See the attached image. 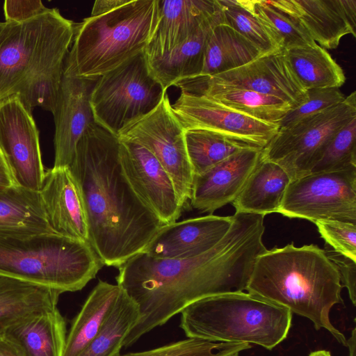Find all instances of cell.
Masks as SVG:
<instances>
[{"label":"cell","instance_id":"obj_6","mask_svg":"<svg viewBox=\"0 0 356 356\" xmlns=\"http://www.w3.org/2000/svg\"><path fill=\"white\" fill-rule=\"evenodd\" d=\"M103 266L88 242L56 233L0 236V275L61 293L81 290Z\"/></svg>","mask_w":356,"mask_h":356},{"label":"cell","instance_id":"obj_26","mask_svg":"<svg viewBox=\"0 0 356 356\" xmlns=\"http://www.w3.org/2000/svg\"><path fill=\"white\" fill-rule=\"evenodd\" d=\"M6 335L23 356H63L66 324L58 308L28 317L10 326Z\"/></svg>","mask_w":356,"mask_h":356},{"label":"cell","instance_id":"obj_36","mask_svg":"<svg viewBox=\"0 0 356 356\" xmlns=\"http://www.w3.org/2000/svg\"><path fill=\"white\" fill-rule=\"evenodd\" d=\"M251 348L247 343L213 342L188 338L154 349L115 356H234Z\"/></svg>","mask_w":356,"mask_h":356},{"label":"cell","instance_id":"obj_32","mask_svg":"<svg viewBox=\"0 0 356 356\" xmlns=\"http://www.w3.org/2000/svg\"><path fill=\"white\" fill-rule=\"evenodd\" d=\"M138 318V306L122 289L102 328L78 356H115L120 353L126 337Z\"/></svg>","mask_w":356,"mask_h":356},{"label":"cell","instance_id":"obj_24","mask_svg":"<svg viewBox=\"0 0 356 356\" xmlns=\"http://www.w3.org/2000/svg\"><path fill=\"white\" fill-rule=\"evenodd\" d=\"M51 233L39 191L17 184L0 190V236Z\"/></svg>","mask_w":356,"mask_h":356},{"label":"cell","instance_id":"obj_43","mask_svg":"<svg viewBox=\"0 0 356 356\" xmlns=\"http://www.w3.org/2000/svg\"><path fill=\"white\" fill-rule=\"evenodd\" d=\"M16 184L10 171L6 161L0 150V190Z\"/></svg>","mask_w":356,"mask_h":356},{"label":"cell","instance_id":"obj_35","mask_svg":"<svg viewBox=\"0 0 356 356\" xmlns=\"http://www.w3.org/2000/svg\"><path fill=\"white\" fill-rule=\"evenodd\" d=\"M353 166L356 167V118L334 134L309 173L337 171Z\"/></svg>","mask_w":356,"mask_h":356},{"label":"cell","instance_id":"obj_11","mask_svg":"<svg viewBox=\"0 0 356 356\" xmlns=\"http://www.w3.org/2000/svg\"><path fill=\"white\" fill-rule=\"evenodd\" d=\"M277 213L314 223L356 224V167L309 173L291 181Z\"/></svg>","mask_w":356,"mask_h":356},{"label":"cell","instance_id":"obj_15","mask_svg":"<svg viewBox=\"0 0 356 356\" xmlns=\"http://www.w3.org/2000/svg\"><path fill=\"white\" fill-rule=\"evenodd\" d=\"M97 79L63 73L53 114L54 168L70 165L79 141L88 127L95 122L90 96Z\"/></svg>","mask_w":356,"mask_h":356},{"label":"cell","instance_id":"obj_21","mask_svg":"<svg viewBox=\"0 0 356 356\" xmlns=\"http://www.w3.org/2000/svg\"><path fill=\"white\" fill-rule=\"evenodd\" d=\"M221 13L218 0H160L159 22L145 56H163Z\"/></svg>","mask_w":356,"mask_h":356},{"label":"cell","instance_id":"obj_23","mask_svg":"<svg viewBox=\"0 0 356 356\" xmlns=\"http://www.w3.org/2000/svg\"><path fill=\"white\" fill-rule=\"evenodd\" d=\"M181 91L202 95L257 120L278 124L293 108L287 102L253 90L190 79L177 85Z\"/></svg>","mask_w":356,"mask_h":356},{"label":"cell","instance_id":"obj_33","mask_svg":"<svg viewBox=\"0 0 356 356\" xmlns=\"http://www.w3.org/2000/svg\"><path fill=\"white\" fill-rule=\"evenodd\" d=\"M264 26L283 51L317 43L298 19L272 5L268 0H240Z\"/></svg>","mask_w":356,"mask_h":356},{"label":"cell","instance_id":"obj_19","mask_svg":"<svg viewBox=\"0 0 356 356\" xmlns=\"http://www.w3.org/2000/svg\"><path fill=\"white\" fill-rule=\"evenodd\" d=\"M269 2L298 19L323 49L337 48L346 35L356 36L355 0H272Z\"/></svg>","mask_w":356,"mask_h":356},{"label":"cell","instance_id":"obj_16","mask_svg":"<svg viewBox=\"0 0 356 356\" xmlns=\"http://www.w3.org/2000/svg\"><path fill=\"white\" fill-rule=\"evenodd\" d=\"M193 80L276 97L287 102L293 108L307 98V90L292 72L283 51L261 55L245 65L209 78Z\"/></svg>","mask_w":356,"mask_h":356},{"label":"cell","instance_id":"obj_8","mask_svg":"<svg viewBox=\"0 0 356 356\" xmlns=\"http://www.w3.org/2000/svg\"><path fill=\"white\" fill-rule=\"evenodd\" d=\"M165 92L141 53L97 78L90 96L95 121L118 136L129 122L153 110Z\"/></svg>","mask_w":356,"mask_h":356},{"label":"cell","instance_id":"obj_40","mask_svg":"<svg viewBox=\"0 0 356 356\" xmlns=\"http://www.w3.org/2000/svg\"><path fill=\"white\" fill-rule=\"evenodd\" d=\"M327 257L335 266L342 286L346 287L353 305L356 303V261L346 256L327 248L324 249Z\"/></svg>","mask_w":356,"mask_h":356},{"label":"cell","instance_id":"obj_34","mask_svg":"<svg viewBox=\"0 0 356 356\" xmlns=\"http://www.w3.org/2000/svg\"><path fill=\"white\" fill-rule=\"evenodd\" d=\"M225 24L259 48L264 54L282 51L259 19L240 0H218Z\"/></svg>","mask_w":356,"mask_h":356},{"label":"cell","instance_id":"obj_44","mask_svg":"<svg viewBox=\"0 0 356 356\" xmlns=\"http://www.w3.org/2000/svg\"><path fill=\"white\" fill-rule=\"evenodd\" d=\"M356 330L355 327L352 330V334L347 340V346L349 348L348 356H355L356 353Z\"/></svg>","mask_w":356,"mask_h":356},{"label":"cell","instance_id":"obj_1","mask_svg":"<svg viewBox=\"0 0 356 356\" xmlns=\"http://www.w3.org/2000/svg\"><path fill=\"white\" fill-rule=\"evenodd\" d=\"M264 217L235 212L225 236L197 257L164 259L140 252L122 264L117 284L139 310L123 346L133 345L200 299L245 291L257 257L267 250L263 243Z\"/></svg>","mask_w":356,"mask_h":356},{"label":"cell","instance_id":"obj_4","mask_svg":"<svg viewBox=\"0 0 356 356\" xmlns=\"http://www.w3.org/2000/svg\"><path fill=\"white\" fill-rule=\"evenodd\" d=\"M160 0H128L75 24L64 73L97 79L143 53L159 22Z\"/></svg>","mask_w":356,"mask_h":356},{"label":"cell","instance_id":"obj_17","mask_svg":"<svg viewBox=\"0 0 356 356\" xmlns=\"http://www.w3.org/2000/svg\"><path fill=\"white\" fill-rule=\"evenodd\" d=\"M233 222V216L212 214L162 226L142 251L164 259H186L201 255L217 245Z\"/></svg>","mask_w":356,"mask_h":356},{"label":"cell","instance_id":"obj_7","mask_svg":"<svg viewBox=\"0 0 356 356\" xmlns=\"http://www.w3.org/2000/svg\"><path fill=\"white\" fill-rule=\"evenodd\" d=\"M74 29L58 8L21 23L0 22V101L45 69L65 64Z\"/></svg>","mask_w":356,"mask_h":356},{"label":"cell","instance_id":"obj_31","mask_svg":"<svg viewBox=\"0 0 356 356\" xmlns=\"http://www.w3.org/2000/svg\"><path fill=\"white\" fill-rule=\"evenodd\" d=\"M184 138L193 175L203 173L241 150L259 148L245 141L204 129L185 131Z\"/></svg>","mask_w":356,"mask_h":356},{"label":"cell","instance_id":"obj_18","mask_svg":"<svg viewBox=\"0 0 356 356\" xmlns=\"http://www.w3.org/2000/svg\"><path fill=\"white\" fill-rule=\"evenodd\" d=\"M262 150L256 147L241 150L203 173L193 175L191 206L212 213L232 203L259 163Z\"/></svg>","mask_w":356,"mask_h":356},{"label":"cell","instance_id":"obj_28","mask_svg":"<svg viewBox=\"0 0 356 356\" xmlns=\"http://www.w3.org/2000/svg\"><path fill=\"white\" fill-rule=\"evenodd\" d=\"M122 289L99 280L74 319L63 356H78L96 337L122 293Z\"/></svg>","mask_w":356,"mask_h":356},{"label":"cell","instance_id":"obj_42","mask_svg":"<svg viewBox=\"0 0 356 356\" xmlns=\"http://www.w3.org/2000/svg\"><path fill=\"white\" fill-rule=\"evenodd\" d=\"M0 356H23L19 346L4 332H0Z\"/></svg>","mask_w":356,"mask_h":356},{"label":"cell","instance_id":"obj_2","mask_svg":"<svg viewBox=\"0 0 356 356\" xmlns=\"http://www.w3.org/2000/svg\"><path fill=\"white\" fill-rule=\"evenodd\" d=\"M116 135L95 122L69 166L81 190L89 243L104 265L118 268L142 252L165 224L138 198L119 159Z\"/></svg>","mask_w":356,"mask_h":356},{"label":"cell","instance_id":"obj_10","mask_svg":"<svg viewBox=\"0 0 356 356\" xmlns=\"http://www.w3.org/2000/svg\"><path fill=\"white\" fill-rule=\"evenodd\" d=\"M184 134L165 92L153 110L129 122L118 134L120 140L136 143L154 155L172 179L184 207L190 200L193 179Z\"/></svg>","mask_w":356,"mask_h":356},{"label":"cell","instance_id":"obj_14","mask_svg":"<svg viewBox=\"0 0 356 356\" xmlns=\"http://www.w3.org/2000/svg\"><path fill=\"white\" fill-rule=\"evenodd\" d=\"M119 159L140 201L165 225L176 222L184 206L172 179L154 155L141 145L120 140Z\"/></svg>","mask_w":356,"mask_h":356},{"label":"cell","instance_id":"obj_45","mask_svg":"<svg viewBox=\"0 0 356 356\" xmlns=\"http://www.w3.org/2000/svg\"><path fill=\"white\" fill-rule=\"evenodd\" d=\"M309 356H331V354L327 350H319L311 353Z\"/></svg>","mask_w":356,"mask_h":356},{"label":"cell","instance_id":"obj_25","mask_svg":"<svg viewBox=\"0 0 356 356\" xmlns=\"http://www.w3.org/2000/svg\"><path fill=\"white\" fill-rule=\"evenodd\" d=\"M262 154V153H261ZM291 179L278 164L262 156L232 203L237 213H277Z\"/></svg>","mask_w":356,"mask_h":356},{"label":"cell","instance_id":"obj_39","mask_svg":"<svg viewBox=\"0 0 356 356\" xmlns=\"http://www.w3.org/2000/svg\"><path fill=\"white\" fill-rule=\"evenodd\" d=\"M47 10L40 0H6L3 3L5 22L21 23Z\"/></svg>","mask_w":356,"mask_h":356},{"label":"cell","instance_id":"obj_29","mask_svg":"<svg viewBox=\"0 0 356 356\" xmlns=\"http://www.w3.org/2000/svg\"><path fill=\"white\" fill-rule=\"evenodd\" d=\"M263 54L235 30L219 24L213 29L208 39L203 68L197 78L207 79L239 67Z\"/></svg>","mask_w":356,"mask_h":356},{"label":"cell","instance_id":"obj_13","mask_svg":"<svg viewBox=\"0 0 356 356\" xmlns=\"http://www.w3.org/2000/svg\"><path fill=\"white\" fill-rule=\"evenodd\" d=\"M172 108L185 131H212L261 149L279 130L278 124L257 120L204 95L185 91L181 92Z\"/></svg>","mask_w":356,"mask_h":356},{"label":"cell","instance_id":"obj_46","mask_svg":"<svg viewBox=\"0 0 356 356\" xmlns=\"http://www.w3.org/2000/svg\"><path fill=\"white\" fill-rule=\"evenodd\" d=\"M234 356H238V355H234Z\"/></svg>","mask_w":356,"mask_h":356},{"label":"cell","instance_id":"obj_9","mask_svg":"<svg viewBox=\"0 0 356 356\" xmlns=\"http://www.w3.org/2000/svg\"><path fill=\"white\" fill-rule=\"evenodd\" d=\"M356 118V92L341 103L278 130L262 150L264 159L281 166L291 181L308 175L334 134Z\"/></svg>","mask_w":356,"mask_h":356},{"label":"cell","instance_id":"obj_3","mask_svg":"<svg viewBox=\"0 0 356 356\" xmlns=\"http://www.w3.org/2000/svg\"><path fill=\"white\" fill-rule=\"evenodd\" d=\"M339 273L324 249L293 243L267 250L254 264L246 291L307 318L316 330L324 328L347 346V339L332 324V307L342 303Z\"/></svg>","mask_w":356,"mask_h":356},{"label":"cell","instance_id":"obj_41","mask_svg":"<svg viewBox=\"0 0 356 356\" xmlns=\"http://www.w3.org/2000/svg\"><path fill=\"white\" fill-rule=\"evenodd\" d=\"M127 1L128 0H97L93 4L90 16H97L108 13Z\"/></svg>","mask_w":356,"mask_h":356},{"label":"cell","instance_id":"obj_5","mask_svg":"<svg viewBox=\"0 0 356 356\" xmlns=\"http://www.w3.org/2000/svg\"><path fill=\"white\" fill-rule=\"evenodd\" d=\"M188 338L247 343L269 350L287 337L292 313L286 307L244 291L200 299L181 312Z\"/></svg>","mask_w":356,"mask_h":356},{"label":"cell","instance_id":"obj_30","mask_svg":"<svg viewBox=\"0 0 356 356\" xmlns=\"http://www.w3.org/2000/svg\"><path fill=\"white\" fill-rule=\"evenodd\" d=\"M292 72L306 90L339 88L346 81L341 67L318 44L283 50Z\"/></svg>","mask_w":356,"mask_h":356},{"label":"cell","instance_id":"obj_12","mask_svg":"<svg viewBox=\"0 0 356 356\" xmlns=\"http://www.w3.org/2000/svg\"><path fill=\"white\" fill-rule=\"evenodd\" d=\"M0 150L15 184L40 192L46 170L39 131L32 112L18 95L0 101Z\"/></svg>","mask_w":356,"mask_h":356},{"label":"cell","instance_id":"obj_20","mask_svg":"<svg viewBox=\"0 0 356 356\" xmlns=\"http://www.w3.org/2000/svg\"><path fill=\"white\" fill-rule=\"evenodd\" d=\"M48 222L57 234L89 243L85 205L69 167L46 170L40 191Z\"/></svg>","mask_w":356,"mask_h":356},{"label":"cell","instance_id":"obj_37","mask_svg":"<svg viewBox=\"0 0 356 356\" xmlns=\"http://www.w3.org/2000/svg\"><path fill=\"white\" fill-rule=\"evenodd\" d=\"M345 98L339 88L307 90V98L286 114L278 124L279 129L289 127L304 118L337 105Z\"/></svg>","mask_w":356,"mask_h":356},{"label":"cell","instance_id":"obj_27","mask_svg":"<svg viewBox=\"0 0 356 356\" xmlns=\"http://www.w3.org/2000/svg\"><path fill=\"white\" fill-rule=\"evenodd\" d=\"M61 293L0 275V332L21 321L57 307Z\"/></svg>","mask_w":356,"mask_h":356},{"label":"cell","instance_id":"obj_38","mask_svg":"<svg viewBox=\"0 0 356 356\" xmlns=\"http://www.w3.org/2000/svg\"><path fill=\"white\" fill-rule=\"evenodd\" d=\"M326 244L356 261V224L334 220L315 222Z\"/></svg>","mask_w":356,"mask_h":356},{"label":"cell","instance_id":"obj_22","mask_svg":"<svg viewBox=\"0 0 356 356\" xmlns=\"http://www.w3.org/2000/svg\"><path fill=\"white\" fill-rule=\"evenodd\" d=\"M222 22V12L169 53L161 57L145 56L150 74L164 91L181 81L200 76L208 39L213 29Z\"/></svg>","mask_w":356,"mask_h":356}]
</instances>
